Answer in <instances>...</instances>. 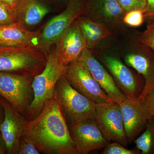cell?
Instances as JSON below:
<instances>
[{"label": "cell", "mask_w": 154, "mask_h": 154, "mask_svg": "<svg viewBox=\"0 0 154 154\" xmlns=\"http://www.w3.org/2000/svg\"><path fill=\"white\" fill-rule=\"evenodd\" d=\"M22 136L31 140L43 154H78L55 95L38 115L26 121Z\"/></svg>", "instance_id": "obj_1"}, {"label": "cell", "mask_w": 154, "mask_h": 154, "mask_svg": "<svg viewBox=\"0 0 154 154\" xmlns=\"http://www.w3.org/2000/svg\"><path fill=\"white\" fill-rule=\"evenodd\" d=\"M66 67L60 60L59 44L53 45L47 53L44 69L32 81L33 98L26 116L28 119L38 115L45 103L53 98L56 86Z\"/></svg>", "instance_id": "obj_2"}, {"label": "cell", "mask_w": 154, "mask_h": 154, "mask_svg": "<svg viewBox=\"0 0 154 154\" xmlns=\"http://www.w3.org/2000/svg\"><path fill=\"white\" fill-rule=\"evenodd\" d=\"M47 54L33 45L0 46V72L34 78L44 69Z\"/></svg>", "instance_id": "obj_3"}, {"label": "cell", "mask_w": 154, "mask_h": 154, "mask_svg": "<svg viewBox=\"0 0 154 154\" xmlns=\"http://www.w3.org/2000/svg\"><path fill=\"white\" fill-rule=\"evenodd\" d=\"M54 95L69 126L84 120L95 119L96 103L75 90L63 75L58 81Z\"/></svg>", "instance_id": "obj_4"}, {"label": "cell", "mask_w": 154, "mask_h": 154, "mask_svg": "<svg viewBox=\"0 0 154 154\" xmlns=\"http://www.w3.org/2000/svg\"><path fill=\"white\" fill-rule=\"evenodd\" d=\"M86 1L70 0L64 11L53 17L40 30L37 47L47 54L51 46L59 44L72 23L85 14Z\"/></svg>", "instance_id": "obj_5"}, {"label": "cell", "mask_w": 154, "mask_h": 154, "mask_svg": "<svg viewBox=\"0 0 154 154\" xmlns=\"http://www.w3.org/2000/svg\"><path fill=\"white\" fill-rule=\"evenodd\" d=\"M33 78L0 72V96L24 116H27L33 99L31 85Z\"/></svg>", "instance_id": "obj_6"}, {"label": "cell", "mask_w": 154, "mask_h": 154, "mask_svg": "<svg viewBox=\"0 0 154 154\" xmlns=\"http://www.w3.org/2000/svg\"><path fill=\"white\" fill-rule=\"evenodd\" d=\"M95 122L103 136L126 147L128 143L120 106L114 102L96 104Z\"/></svg>", "instance_id": "obj_7"}, {"label": "cell", "mask_w": 154, "mask_h": 154, "mask_svg": "<svg viewBox=\"0 0 154 154\" xmlns=\"http://www.w3.org/2000/svg\"><path fill=\"white\" fill-rule=\"evenodd\" d=\"M130 49L122 56V60L143 78L144 87L139 97L143 99L154 91V53L139 37Z\"/></svg>", "instance_id": "obj_8"}, {"label": "cell", "mask_w": 154, "mask_h": 154, "mask_svg": "<svg viewBox=\"0 0 154 154\" xmlns=\"http://www.w3.org/2000/svg\"><path fill=\"white\" fill-rule=\"evenodd\" d=\"M63 76L75 90L96 104L113 102L94 79L85 64L79 58L66 66Z\"/></svg>", "instance_id": "obj_9"}, {"label": "cell", "mask_w": 154, "mask_h": 154, "mask_svg": "<svg viewBox=\"0 0 154 154\" xmlns=\"http://www.w3.org/2000/svg\"><path fill=\"white\" fill-rule=\"evenodd\" d=\"M100 60L125 95L128 97H139L145 85L140 75L134 73L117 56L105 54L101 56Z\"/></svg>", "instance_id": "obj_10"}, {"label": "cell", "mask_w": 154, "mask_h": 154, "mask_svg": "<svg viewBox=\"0 0 154 154\" xmlns=\"http://www.w3.org/2000/svg\"><path fill=\"white\" fill-rule=\"evenodd\" d=\"M128 144L134 142L145 129L151 115L139 98L127 97L119 104Z\"/></svg>", "instance_id": "obj_11"}, {"label": "cell", "mask_w": 154, "mask_h": 154, "mask_svg": "<svg viewBox=\"0 0 154 154\" xmlns=\"http://www.w3.org/2000/svg\"><path fill=\"white\" fill-rule=\"evenodd\" d=\"M69 127L78 154L102 149L110 143L103 136L95 119L80 122Z\"/></svg>", "instance_id": "obj_12"}, {"label": "cell", "mask_w": 154, "mask_h": 154, "mask_svg": "<svg viewBox=\"0 0 154 154\" xmlns=\"http://www.w3.org/2000/svg\"><path fill=\"white\" fill-rule=\"evenodd\" d=\"M1 102L5 110V116L0 130L7 154H17L26 121L22 114L2 97Z\"/></svg>", "instance_id": "obj_13"}, {"label": "cell", "mask_w": 154, "mask_h": 154, "mask_svg": "<svg viewBox=\"0 0 154 154\" xmlns=\"http://www.w3.org/2000/svg\"><path fill=\"white\" fill-rule=\"evenodd\" d=\"M125 13L117 0H86L83 16L103 23L110 30L124 25Z\"/></svg>", "instance_id": "obj_14"}, {"label": "cell", "mask_w": 154, "mask_h": 154, "mask_svg": "<svg viewBox=\"0 0 154 154\" xmlns=\"http://www.w3.org/2000/svg\"><path fill=\"white\" fill-rule=\"evenodd\" d=\"M78 58L85 64L94 79L112 101L119 104L126 98L105 66L96 58L91 50H84Z\"/></svg>", "instance_id": "obj_15"}, {"label": "cell", "mask_w": 154, "mask_h": 154, "mask_svg": "<svg viewBox=\"0 0 154 154\" xmlns=\"http://www.w3.org/2000/svg\"><path fill=\"white\" fill-rule=\"evenodd\" d=\"M52 4L51 0H18L15 9L17 22L30 30L51 12Z\"/></svg>", "instance_id": "obj_16"}, {"label": "cell", "mask_w": 154, "mask_h": 154, "mask_svg": "<svg viewBox=\"0 0 154 154\" xmlns=\"http://www.w3.org/2000/svg\"><path fill=\"white\" fill-rule=\"evenodd\" d=\"M58 44L60 60L66 66L78 59L87 48L78 19L69 27Z\"/></svg>", "instance_id": "obj_17"}, {"label": "cell", "mask_w": 154, "mask_h": 154, "mask_svg": "<svg viewBox=\"0 0 154 154\" xmlns=\"http://www.w3.org/2000/svg\"><path fill=\"white\" fill-rule=\"evenodd\" d=\"M40 30H28L18 22L0 26V46L21 47L33 45L37 47Z\"/></svg>", "instance_id": "obj_18"}, {"label": "cell", "mask_w": 154, "mask_h": 154, "mask_svg": "<svg viewBox=\"0 0 154 154\" xmlns=\"http://www.w3.org/2000/svg\"><path fill=\"white\" fill-rule=\"evenodd\" d=\"M78 22L88 49H94L101 40L112 34L103 23L94 21L85 16L78 18Z\"/></svg>", "instance_id": "obj_19"}, {"label": "cell", "mask_w": 154, "mask_h": 154, "mask_svg": "<svg viewBox=\"0 0 154 154\" xmlns=\"http://www.w3.org/2000/svg\"><path fill=\"white\" fill-rule=\"evenodd\" d=\"M142 154H154V117L147 124L144 131L134 141Z\"/></svg>", "instance_id": "obj_20"}, {"label": "cell", "mask_w": 154, "mask_h": 154, "mask_svg": "<svg viewBox=\"0 0 154 154\" xmlns=\"http://www.w3.org/2000/svg\"><path fill=\"white\" fill-rule=\"evenodd\" d=\"M145 21L143 11L140 10H133L128 11L123 18L124 25L131 27L141 26Z\"/></svg>", "instance_id": "obj_21"}, {"label": "cell", "mask_w": 154, "mask_h": 154, "mask_svg": "<svg viewBox=\"0 0 154 154\" xmlns=\"http://www.w3.org/2000/svg\"><path fill=\"white\" fill-rule=\"evenodd\" d=\"M102 154H142L137 148L128 149L126 147L118 143L113 142L110 143L103 149Z\"/></svg>", "instance_id": "obj_22"}, {"label": "cell", "mask_w": 154, "mask_h": 154, "mask_svg": "<svg viewBox=\"0 0 154 154\" xmlns=\"http://www.w3.org/2000/svg\"><path fill=\"white\" fill-rule=\"evenodd\" d=\"M17 22L15 10L0 2V26L10 25Z\"/></svg>", "instance_id": "obj_23"}, {"label": "cell", "mask_w": 154, "mask_h": 154, "mask_svg": "<svg viewBox=\"0 0 154 154\" xmlns=\"http://www.w3.org/2000/svg\"><path fill=\"white\" fill-rule=\"evenodd\" d=\"M125 13L133 10L143 11L145 8L146 0H117Z\"/></svg>", "instance_id": "obj_24"}, {"label": "cell", "mask_w": 154, "mask_h": 154, "mask_svg": "<svg viewBox=\"0 0 154 154\" xmlns=\"http://www.w3.org/2000/svg\"><path fill=\"white\" fill-rule=\"evenodd\" d=\"M40 152L30 140L22 136L17 154H39Z\"/></svg>", "instance_id": "obj_25"}, {"label": "cell", "mask_w": 154, "mask_h": 154, "mask_svg": "<svg viewBox=\"0 0 154 154\" xmlns=\"http://www.w3.org/2000/svg\"><path fill=\"white\" fill-rule=\"evenodd\" d=\"M140 41L154 53V22L148 24L146 29L139 36Z\"/></svg>", "instance_id": "obj_26"}, {"label": "cell", "mask_w": 154, "mask_h": 154, "mask_svg": "<svg viewBox=\"0 0 154 154\" xmlns=\"http://www.w3.org/2000/svg\"><path fill=\"white\" fill-rule=\"evenodd\" d=\"M143 13L145 20L148 24L154 22V0H146Z\"/></svg>", "instance_id": "obj_27"}, {"label": "cell", "mask_w": 154, "mask_h": 154, "mask_svg": "<svg viewBox=\"0 0 154 154\" xmlns=\"http://www.w3.org/2000/svg\"><path fill=\"white\" fill-rule=\"evenodd\" d=\"M151 115L154 117V91L142 99Z\"/></svg>", "instance_id": "obj_28"}, {"label": "cell", "mask_w": 154, "mask_h": 154, "mask_svg": "<svg viewBox=\"0 0 154 154\" xmlns=\"http://www.w3.org/2000/svg\"><path fill=\"white\" fill-rule=\"evenodd\" d=\"M18 0H0V2L8 6L11 8L15 10Z\"/></svg>", "instance_id": "obj_29"}, {"label": "cell", "mask_w": 154, "mask_h": 154, "mask_svg": "<svg viewBox=\"0 0 154 154\" xmlns=\"http://www.w3.org/2000/svg\"><path fill=\"white\" fill-rule=\"evenodd\" d=\"M7 154L5 144L0 130V154Z\"/></svg>", "instance_id": "obj_30"}, {"label": "cell", "mask_w": 154, "mask_h": 154, "mask_svg": "<svg viewBox=\"0 0 154 154\" xmlns=\"http://www.w3.org/2000/svg\"><path fill=\"white\" fill-rule=\"evenodd\" d=\"M4 116H5V110L1 102V97L0 96V125L2 122Z\"/></svg>", "instance_id": "obj_31"}, {"label": "cell", "mask_w": 154, "mask_h": 154, "mask_svg": "<svg viewBox=\"0 0 154 154\" xmlns=\"http://www.w3.org/2000/svg\"><path fill=\"white\" fill-rule=\"evenodd\" d=\"M70 0H51L52 3H55L57 5H67Z\"/></svg>", "instance_id": "obj_32"}]
</instances>
